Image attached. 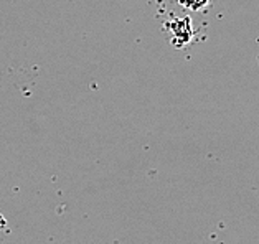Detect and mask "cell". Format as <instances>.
I'll return each instance as SVG.
<instances>
[{
  "label": "cell",
  "instance_id": "6da1fadb",
  "mask_svg": "<svg viewBox=\"0 0 259 244\" xmlns=\"http://www.w3.org/2000/svg\"><path fill=\"white\" fill-rule=\"evenodd\" d=\"M208 2H210V0H180V5H183V7L188 10L198 12L203 7H206Z\"/></svg>",
  "mask_w": 259,
  "mask_h": 244
}]
</instances>
